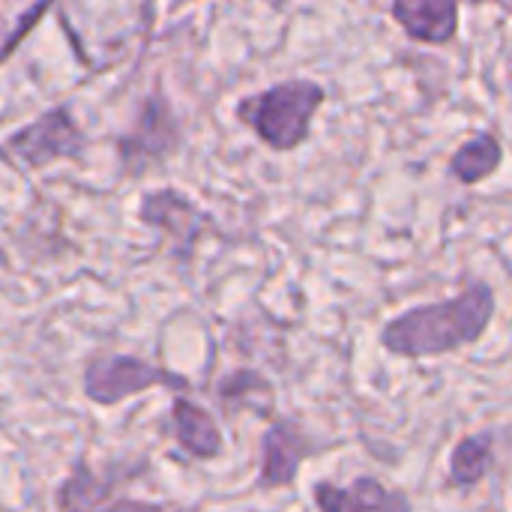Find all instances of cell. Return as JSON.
I'll use <instances>...</instances> for the list:
<instances>
[{
  "mask_svg": "<svg viewBox=\"0 0 512 512\" xmlns=\"http://www.w3.org/2000/svg\"><path fill=\"white\" fill-rule=\"evenodd\" d=\"M75 60L105 75L138 60L156 27V0H54Z\"/></svg>",
  "mask_w": 512,
  "mask_h": 512,
  "instance_id": "obj_1",
  "label": "cell"
},
{
  "mask_svg": "<svg viewBox=\"0 0 512 512\" xmlns=\"http://www.w3.org/2000/svg\"><path fill=\"white\" fill-rule=\"evenodd\" d=\"M495 306V288L477 279L450 300L411 306L402 315L390 318L381 330V345L387 354L402 360L453 354L486 336L495 318Z\"/></svg>",
  "mask_w": 512,
  "mask_h": 512,
  "instance_id": "obj_2",
  "label": "cell"
},
{
  "mask_svg": "<svg viewBox=\"0 0 512 512\" xmlns=\"http://www.w3.org/2000/svg\"><path fill=\"white\" fill-rule=\"evenodd\" d=\"M327 90L312 78H285L261 93L243 96L234 117L276 153L303 147L312 135V120L321 111Z\"/></svg>",
  "mask_w": 512,
  "mask_h": 512,
  "instance_id": "obj_3",
  "label": "cell"
},
{
  "mask_svg": "<svg viewBox=\"0 0 512 512\" xmlns=\"http://www.w3.org/2000/svg\"><path fill=\"white\" fill-rule=\"evenodd\" d=\"M90 147L87 132L66 105L48 108L0 144V156L21 171H42L54 162H78Z\"/></svg>",
  "mask_w": 512,
  "mask_h": 512,
  "instance_id": "obj_4",
  "label": "cell"
},
{
  "mask_svg": "<svg viewBox=\"0 0 512 512\" xmlns=\"http://www.w3.org/2000/svg\"><path fill=\"white\" fill-rule=\"evenodd\" d=\"M183 144V129L177 111L162 90H150L141 102L135 126L117 138V162L126 177L138 180L150 168L168 162Z\"/></svg>",
  "mask_w": 512,
  "mask_h": 512,
  "instance_id": "obj_5",
  "label": "cell"
},
{
  "mask_svg": "<svg viewBox=\"0 0 512 512\" xmlns=\"http://www.w3.org/2000/svg\"><path fill=\"white\" fill-rule=\"evenodd\" d=\"M81 387L93 405L114 408V405L126 402L129 396L147 393L153 387L186 393V390H192V381L186 375H177L165 366L147 363L132 354H105V357H96L87 363V369L81 375Z\"/></svg>",
  "mask_w": 512,
  "mask_h": 512,
  "instance_id": "obj_6",
  "label": "cell"
},
{
  "mask_svg": "<svg viewBox=\"0 0 512 512\" xmlns=\"http://www.w3.org/2000/svg\"><path fill=\"white\" fill-rule=\"evenodd\" d=\"M138 219L147 228L162 231L171 246V255L180 261H189L195 255V246L213 225V219L186 192L174 186L144 192L138 204Z\"/></svg>",
  "mask_w": 512,
  "mask_h": 512,
  "instance_id": "obj_7",
  "label": "cell"
},
{
  "mask_svg": "<svg viewBox=\"0 0 512 512\" xmlns=\"http://www.w3.org/2000/svg\"><path fill=\"white\" fill-rule=\"evenodd\" d=\"M315 441L303 432L294 420H273L261 438V468L255 489L258 492H276L297 483L300 468L309 456H315Z\"/></svg>",
  "mask_w": 512,
  "mask_h": 512,
  "instance_id": "obj_8",
  "label": "cell"
},
{
  "mask_svg": "<svg viewBox=\"0 0 512 512\" xmlns=\"http://www.w3.org/2000/svg\"><path fill=\"white\" fill-rule=\"evenodd\" d=\"M393 21L420 45H447L459 33V0H393Z\"/></svg>",
  "mask_w": 512,
  "mask_h": 512,
  "instance_id": "obj_9",
  "label": "cell"
},
{
  "mask_svg": "<svg viewBox=\"0 0 512 512\" xmlns=\"http://www.w3.org/2000/svg\"><path fill=\"white\" fill-rule=\"evenodd\" d=\"M171 429L177 447L195 462H213L225 450V435L216 417L198 402L186 399L183 393L171 399Z\"/></svg>",
  "mask_w": 512,
  "mask_h": 512,
  "instance_id": "obj_10",
  "label": "cell"
},
{
  "mask_svg": "<svg viewBox=\"0 0 512 512\" xmlns=\"http://www.w3.org/2000/svg\"><path fill=\"white\" fill-rule=\"evenodd\" d=\"M312 504L318 510L345 512V510H411V501L393 489H387L375 477H357L345 489L333 483H315L312 486Z\"/></svg>",
  "mask_w": 512,
  "mask_h": 512,
  "instance_id": "obj_11",
  "label": "cell"
},
{
  "mask_svg": "<svg viewBox=\"0 0 512 512\" xmlns=\"http://www.w3.org/2000/svg\"><path fill=\"white\" fill-rule=\"evenodd\" d=\"M504 165V144L495 132H477L450 156V174L465 186H480Z\"/></svg>",
  "mask_w": 512,
  "mask_h": 512,
  "instance_id": "obj_12",
  "label": "cell"
},
{
  "mask_svg": "<svg viewBox=\"0 0 512 512\" xmlns=\"http://www.w3.org/2000/svg\"><path fill=\"white\" fill-rule=\"evenodd\" d=\"M495 468V432H477L462 438L450 453V486L474 489Z\"/></svg>",
  "mask_w": 512,
  "mask_h": 512,
  "instance_id": "obj_13",
  "label": "cell"
},
{
  "mask_svg": "<svg viewBox=\"0 0 512 512\" xmlns=\"http://www.w3.org/2000/svg\"><path fill=\"white\" fill-rule=\"evenodd\" d=\"M54 0H0V66L21 48Z\"/></svg>",
  "mask_w": 512,
  "mask_h": 512,
  "instance_id": "obj_14",
  "label": "cell"
},
{
  "mask_svg": "<svg viewBox=\"0 0 512 512\" xmlns=\"http://www.w3.org/2000/svg\"><path fill=\"white\" fill-rule=\"evenodd\" d=\"M54 504L60 510H90V507H111V489L102 483L84 459L75 462L69 480L57 489Z\"/></svg>",
  "mask_w": 512,
  "mask_h": 512,
  "instance_id": "obj_15",
  "label": "cell"
},
{
  "mask_svg": "<svg viewBox=\"0 0 512 512\" xmlns=\"http://www.w3.org/2000/svg\"><path fill=\"white\" fill-rule=\"evenodd\" d=\"M183 3H189V0H174V9H177V6H183Z\"/></svg>",
  "mask_w": 512,
  "mask_h": 512,
  "instance_id": "obj_16",
  "label": "cell"
}]
</instances>
